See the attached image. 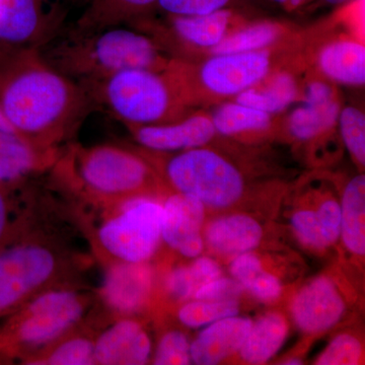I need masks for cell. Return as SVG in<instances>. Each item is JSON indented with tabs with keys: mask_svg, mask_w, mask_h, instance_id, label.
Masks as SVG:
<instances>
[{
	"mask_svg": "<svg viewBox=\"0 0 365 365\" xmlns=\"http://www.w3.org/2000/svg\"><path fill=\"white\" fill-rule=\"evenodd\" d=\"M364 346L352 333H341L334 337L314 360L316 365H357L364 361Z\"/></svg>",
	"mask_w": 365,
	"mask_h": 365,
	"instance_id": "33",
	"label": "cell"
},
{
	"mask_svg": "<svg viewBox=\"0 0 365 365\" xmlns=\"http://www.w3.org/2000/svg\"><path fill=\"white\" fill-rule=\"evenodd\" d=\"M191 340L185 331L179 328L163 330L153 346L151 364L187 365L191 364L190 356Z\"/></svg>",
	"mask_w": 365,
	"mask_h": 365,
	"instance_id": "32",
	"label": "cell"
},
{
	"mask_svg": "<svg viewBox=\"0 0 365 365\" xmlns=\"http://www.w3.org/2000/svg\"><path fill=\"white\" fill-rule=\"evenodd\" d=\"M81 0H0V44L39 48L69 24Z\"/></svg>",
	"mask_w": 365,
	"mask_h": 365,
	"instance_id": "11",
	"label": "cell"
},
{
	"mask_svg": "<svg viewBox=\"0 0 365 365\" xmlns=\"http://www.w3.org/2000/svg\"><path fill=\"white\" fill-rule=\"evenodd\" d=\"M263 81L239 93L235 102L275 115L287 110L299 97V83L288 72H278Z\"/></svg>",
	"mask_w": 365,
	"mask_h": 365,
	"instance_id": "27",
	"label": "cell"
},
{
	"mask_svg": "<svg viewBox=\"0 0 365 365\" xmlns=\"http://www.w3.org/2000/svg\"><path fill=\"white\" fill-rule=\"evenodd\" d=\"M288 227L299 245L323 254L340 239L341 193L325 180L295 189L287 209Z\"/></svg>",
	"mask_w": 365,
	"mask_h": 365,
	"instance_id": "10",
	"label": "cell"
},
{
	"mask_svg": "<svg viewBox=\"0 0 365 365\" xmlns=\"http://www.w3.org/2000/svg\"><path fill=\"white\" fill-rule=\"evenodd\" d=\"M16 192L0 187V249L18 234L25 220L28 209L26 194L24 190L25 202L21 204L14 196Z\"/></svg>",
	"mask_w": 365,
	"mask_h": 365,
	"instance_id": "34",
	"label": "cell"
},
{
	"mask_svg": "<svg viewBox=\"0 0 365 365\" xmlns=\"http://www.w3.org/2000/svg\"><path fill=\"white\" fill-rule=\"evenodd\" d=\"M325 78L340 85L361 86L365 83V47L354 38H339L321 48L317 58Z\"/></svg>",
	"mask_w": 365,
	"mask_h": 365,
	"instance_id": "21",
	"label": "cell"
},
{
	"mask_svg": "<svg viewBox=\"0 0 365 365\" xmlns=\"http://www.w3.org/2000/svg\"><path fill=\"white\" fill-rule=\"evenodd\" d=\"M341 137L359 169L365 167V115L359 108H341L338 118Z\"/></svg>",
	"mask_w": 365,
	"mask_h": 365,
	"instance_id": "31",
	"label": "cell"
},
{
	"mask_svg": "<svg viewBox=\"0 0 365 365\" xmlns=\"http://www.w3.org/2000/svg\"><path fill=\"white\" fill-rule=\"evenodd\" d=\"M0 107L16 133L58 150L95 110L85 88L55 71L39 50L6 44H0Z\"/></svg>",
	"mask_w": 365,
	"mask_h": 365,
	"instance_id": "1",
	"label": "cell"
},
{
	"mask_svg": "<svg viewBox=\"0 0 365 365\" xmlns=\"http://www.w3.org/2000/svg\"><path fill=\"white\" fill-rule=\"evenodd\" d=\"M86 264L66 235L36 211L33 197L18 234L0 249V321L43 290L81 280Z\"/></svg>",
	"mask_w": 365,
	"mask_h": 365,
	"instance_id": "2",
	"label": "cell"
},
{
	"mask_svg": "<svg viewBox=\"0 0 365 365\" xmlns=\"http://www.w3.org/2000/svg\"><path fill=\"white\" fill-rule=\"evenodd\" d=\"M281 364L285 365H300L304 364V361H302V359L297 356L289 357V359H287L283 360L282 362H280Z\"/></svg>",
	"mask_w": 365,
	"mask_h": 365,
	"instance_id": "40",
	"label": "cell"
},
{
	"mask_svg": "<svg viewBox=\"0 0 365 365\" xmlns=\"http://www.w3.org/2000/svg\"><path fill=\"white\" fill-rule=\"evenodd\" d=\"M81 86L95 108H103L126 127L176 121L189 107L170 63L163 71L127 69Z\"/></svg>",
	"mask_w": 365,
	"mask_h": 365,
	"instance_id": "7",
	"label": "cell"
},
{
	"mask_svg": "<svg viewBox=\"0 0 365 365\" xmlns=\"http://www.w3.org/2000/svg\"><path fill=\"white\" fill-rule=\"evenodd\" d=\"M62 150L41 148L16 132L0 129V187L20 191L49 172Z\"/></svg>",
	"mask_w": 365,
	"mask_h": 365,
	"instance_id": "16",
	"label": "cell"
},
{
	"mask_svg": "<svg viewBox=\"0 0 365 365\" xmlns=\"http://www.w3.org/2000/svg\"><path fill=\"white\" fill-rule=\"evenodd\" d=\"M272 116L235 101L223 103L210 118L216 133L223 136H237L267 130L272 125Z\"/></svg>",
	"mask_w": 365,
	"mask_h": 365,
	"instance_id": "29",
	"label": "cell"
},
{
	"mask_svg": "<svg viewBox=\"0 0 365 365\" xmlns=\"http://www.w3.org/2000/svg\"><path fill=\"white\" fill-rule=\"evenodd\" d=\"M157 11L158 0H85L83 11L68 26L81 32H90L131 25L153 16Z\"/></svg>",
	"mask_w": 365,
	"mask_h": 365,
	"instance_id": "20",
	"label": "cell"
},
{
	"mask_svg": "<svg viewBox=\"0 0 365 365\" xmlns=\"http://www.w3.org/2000/svg\"><path fill=\"white\" fill-rule=\"evenodd\" d=\"M264 235L265 230L255 216L245 212L225 213L204 225V248L213 256L230 260L237 255L256 251Z\"/></svg>",
	"mask_w": 365,
	"mask_h": 365,
	"instance_id": "18",
	"label": "cell"
},
{
	"mask_svg": "<svg viewBox=\"0 0 365 365\" xmlns=\"http://www.w3.org/2000/svg\"><path fill=\"white\" fill-rule=\"evenodd\" d=\"M242 287L245 292L265 304L275 302L283 294L282 281L271 271L266 270L265 266L257 271Z\"/></svg>",
	"mask_w": 365,
	"mask_h": 365,
	"instance_id": "36",
	"label": "cell"
},
{
	"mask_svg": "<svg viewBox=\"0 0 365 365\" xmlns=\"http://www.w3.org/2000/svg\"><path fill=\"white\" fill-rule=\"evenodd\" d=\"M289 332L287 317L271 311L253 322L240 349V359L247 364H265L277 354Z\"/></svg>",
	"mask_w": 365,
	"mask_h": 365,
	"instance_id": "22",
	"label": "cell"
},
{
	"mask_svg": "<svg viewBox=\"0 0 365 365\" xmlns=\"http://www.w3.org/2000/svg\"><path fill=\"white\" fill-rule=\"evenodd\" d=\"M341 111L337 97L328 100H304L287 118V131L302 143L313 141L335 128Z\"/></svg>",
	"mask_w": 365,
	"mask_h": 365,
	"instance_id": "26",
	"label": "cell"
},
{
	"mask_svg": "<svg viewBox=\"0 0 365 365\" xmlns=\"http://www.w3.org/2000/svg\"><path fill=\"white\" fill-rule=\"evenodd\" d=\"M176 312L180 325L188 329H201L218 319L240 314V300L215 302V300L190 299L179 304Z\"/></svg>",
	"mask_w": 365,
	"mask_h": 365,
	"instance_id": "30",
	"label": "cell"
},
{
	"mask_svg": "<svg viewBox=\"0 0 365 365\" xmlns=\"http://www.w3.org/2000/svg\"><path fill=\"white\" fill-rule=\"evenodd\" d=\"M141 150L168 191L195 197L206 209L227 210L247 195L242 170L218 151L206 146L170 153Z\"/></svg>",
	"mask_w": 365,
	"mask_h": 365,
	"instance_id": "8",
	"label": "cell"
},
{
	"mask_svg": "<svg viewBox=\"0 0 365 365\" xmlns=\"http://www.w3.org/2000/svg\"><path fill=\"white\" fill-rule=\"evenodd\" d=\"M57 189L79 202L107 204L168 191L143 150L118 144L64 146L49 170Z\"/></svg>",
	"mask_w": 365,
	"mask_h": 365,
	"instance_id": "3",
	"label": "cell"
},
{
	"mask_svg": "<svg viewBox=\"0 0 365 365\" xmlns=\"http://www.w3.org/2000/svg\"><path fill=\"white\" fill-rule=\"evenodd\" d=\"M38 50L50 66L79 86L127 69L163 71L172 61L150 36L128 25L90 32L67 25Z\"/></svg>",
	"mask_w": 365,
	"mask_h": 365,
	"instance_id": "4",
	"label": "cell"
},
{
	"mask_svg": "<svg viewBox=\"0 0 365 365\" xmlns=\"http://www.w3.org/2000/svg\"><path fill=\"white\" fill-rule=\"evenodd\" d=\"M91 319L83 326L67 334L44 351L29 359L31 365H93L95 338L98 329Z\"/></svg>",
	"mask_w": 365,
	"mask_h": 365,
	"instance_id": "25",
	"label": "cell"
},
{
	"mask_svg": "<svg viewBox=\"0 0 365 365\" xmlns=\"http://www.w3.org/2000/svg\"><path fill=\"white\" fill-rule=\"evenodd\" d=\"M323 1L329 6H344V4L351 2L352 0H323Z\"/></svg>",
	"mask_w": 365,
	"mask_h": 365,
	"instance_id": "41",
	"label": "cell"
},
{
	"mask_svg": "<svg viewBox=\"0 0 365 365\" xmlns=\"http://www.w3.org/2000/svg\"><path fill=\"white\" fill-rule=\"evenodd\" d=\"M97 304L96 292L81 280L47 288L0 324L2 364L29 359L86 324Z\"/></svg>",
	"mask_w": 365,
	"mask_h": 365,
	"instance_id": "5",
	"label": "cell"
},
{
	"mask_svg": "<svg viewBox=\"0 0 365 365\" xmlns=\"http://www.w3.org/2000/svg\"><path fill=\"white\" fill-rule=\"evenodd\" d=\"M127 129L141 148L163 153L207 146L217 134L210 116L204 114L185 115L169 123L128 126Z\"/></svg>",
	"mask_w": 365,
	"mask_h": 365,
	"instance_id": "17",
	"label": "cell"
},
{
	"mask_svg": "<svg viewBox=\"0 0 365 365\" xmlns=\"http://www.w3.org/2000/svg\"><path fill=\"white\" fill-rule=\"evenodd\" d=\"M104 279L96 292L106 319L140 317L157 300V272L148 263H114L103 266Z\"/></svg>",
	"mask_w": 365,
	"mask_h": 365,
	"instance_id": "12",
	"label": "cell"
},
{
	"mask_svg": "<svg viewBox=\"0 0 365 365\" xmlns=\"http://www.w3.org/2000/svg\"><path fill=\"white\" fill-rule=\"evenodd\" d=\"M163 197L135 196L107 204L78 202L91 209L81 212L79 223L103 266L148 263L155 258L163 245Z\"/></svg>",
	"mask_w": 365,
	"mask_h": 365,
	"instance_id": "6",
	"label": "cell"
},
{
	"mask_svg": "<svg viewBox=\"0 0 365 365\" xmlns=\"http://www.w3.org/2000/svg\"><path fill=\"white\" fill-rule=\"evenodd\" d=\"M245 290L242 285L232 276H220L202 285L194 294L192 299L215 300L228 302L240 300Z\"/></svg>",
	"mask_w": 365,
	"mask_h": 365,
	"instance_id": "37",
	"label": "cell"
},
{
	"mask_svg": "<svg viewBox=\"0 0 365 365\" xmlns=\"http://www.w3.org/2000/svg\"><path fill=\"white\" fill-rule=\"evenodd\" d=\"M253 321L240 314L203 327L190 345L191 362L216 365L235 356L241 349Z\"/></svg>",
	"mask_w": 365,
	"mask_h": 365,
	"instance_id": "19",
	"label": "cell"
},
{
	"mask_svg": "<svg viewBox=\"0 0 365 365\" xmlns=\"http://www.w3.org/2000/svg\"><path fill=\"white\" fill-rule=\"evenodd\" d=\"M153 342L140 317H120L98 329L95 361L101 365L150 364Z\"/></svg>",
	"mask_w": 365,
	"mask_h": 365,
	"instance_id": "14",
	"label": "cell"
},
{
	"mask_svg": "<svg viewBox=\"0 0 365 365\" xmlns=\"http://www.w3.org/2000/svg\"><path fill=\"white\" fill-rule=\"evenodd\" d=\"M2 364V361H1V359H0V364Z\"/></svg>",
	"mask_w": 365,
	"mask_h": 365,
	"instance_id": "42",
	"label": "cell"
},
{
	"mask_svg": "<svg viewBox=\"0 0 365 365\" xmlns=\"http://www.w3.org/2000/svg\"><path fill=\"white\" fill-rule=\"evenodd\" d=\"M253 0H158V9L173 16H197L248 6Z\"/></svg>",
	"mask_w": 365,
	"mask_h": 365,
	"instance_id": "35",
	"label": "cell"
},
{
	"mask_svg": "<svg viewBox=\"0 0 365 365\" xmlns=\"http://www.w3.org/2000/svg\"><path fill=\"white\" fill-rule=\"evenodd\" d=\"M0 129H2V130L16 132V130H14L13 128V126L9 124V121H7L6 116H4V112H2L1 107H0Z\"/></svg>",
	"mask_w": 365,
	"mask_h": 365,
	"instance_id": "39",
	"label": "cell"
},
{
	"mask_svg": "<svg viewBox=\"0 0 365 365\" xmlns=\"http://www.w3.org/2000/svg\"><path fill=\"white\" fill-rule=\"evenodd\" d=\"M274 4H278L288 11H297L300 7H304L306 4L311 2L312 0H270Z\"/></svg>",
	"mask_w": 365,
	"mask_h": 365,
	"instance_id": "38",
	"label": "cell"
},
{
	"mask_svg": "<svg viewBox=\"0 0 365 365\" xmlns=\"http://www.w3.org/2000/svg\"><path fill=\"white\" fill-rule=\"evenodd\" d=\"M284 28L273 21H256L235 28L215 47L209 50L210 55L232 54L267 50L280 39Z\"/></svg>",
	"mask_w": 365,
	"mask_h": 365,
	"instance_id": "28",
	"label": "cell"
},
{
	"mask_svg": "<svg viewBox=\"0 0 365 365\" xmlns=\"http://www.w3.org/2000/svg\"><path fill=\"white\" fill-rule=\"evenodd\" d=\"M347 309L344 289L331 273L307 281L297 290L290 304L295 326L307 336L328 332L345 318Z\"/></svg>",
	"mask_w": 365,
	"mask_h": 365,
	"instance_id": "13",
	"label": "cell"
},
{
	"mask_svg": "<svg viewBox=\"0 0 365 365\" xmlns=\"http://www.w3.org/2000/svg\"><path fill=\"white\" fill-rule=\"evenodd\" d=\"M271 66L272 57L268 49L211 55L198 67L184 60L173 59L170 63L189 105L198 90L216 97H237L267 78Z\"/></svg>",
	"mask_w": 365,
	"mask_h": 365,
	"instance_id": "9",
	"label": "cell"
},
{
	"mask_svg": "<svg viewBox=\"0 0 365 365\" xmlns=\"http://www.w3.org/2000/svg\"><path fill=\"white\" fill-rule=\"evenodd\" d=\"M190 260L188 264L173 266L163 274V294L174 304L193 299L202 285L223 275L222 266L213 257L202 254Z\"/></svg>",
	"mask_w": 365,
	"mask_h": 365,
	"instance_id": "24",
	"label": "cell"
},
{
	"mask_svg": "<svg viewBox=\"0 0 365 365\" xmlns=\"http://www.w3.org/2000/svg\"><path fill=\"white\" fill-rule=\"evenodd\" d=\"M348 254L364 260L365 256V176L353 177L341 192L340 239Z\"/></svg>",
	"mask_w": 365,
	"mask_h": 365,
	"instance_id": "23",
	"label": "cell"
},
{
	"mask_svg": "<svg viewBox=\"0 0 365 365\" xmlns=\"http://www.w3.org/2000/svg\"><path fill=\"white\" fill-rule=\"evenodd\" d=\"M206 212L195 197L167 192L163 197V244L189 260L202 255Z\"/></svg>",
	"mask_w": 365,
	"mask_h": 365,
	"instance_id": "15",
	"label": "cell"
}]
</instances>
